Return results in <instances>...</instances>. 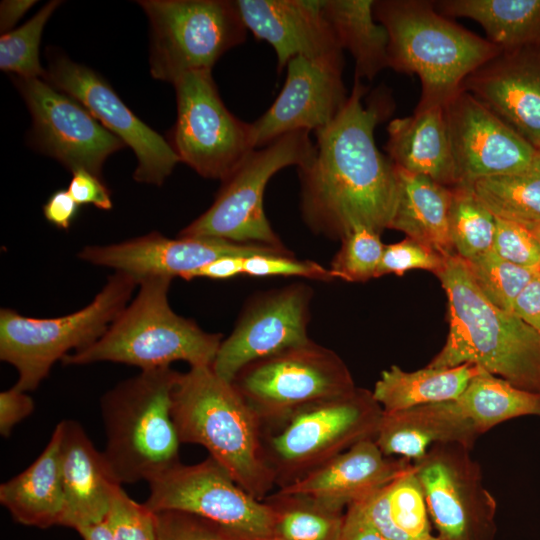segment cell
<instances>
[{"mask_svg":"<svg viewBox=\"0 0 540 540\" xmlns=\"http://www.w3.org/2000/svg\"><path fill=\"white\" fill-rule=\"evenodd\" d=\"M354 78L348 100L338 116L315 132L316 152L298 168L300 208L314 233L341 238L358 226L381 234L392 218L397 180L395 166L378 149L374 130L391 112L388 96L371 95Z\"/></svg>","mask_w":540,"mask_h":540,"instance_id":"cell-1","label":"cell"},{"mask_svg":"<svg viewBox=\"0 0 540 540\" xmlns=\"http://www.w3.org/2000/svg\"><path fill=\"white\" fill-rule=\"evenodd\" d=\"M436 275L448 299L449 331L428 365L472 364L540 394V333L513 312L494 305L456 254L445 257Z\"/></svg>","mask_w":540,"mask_h":540,"instance_id":"cell-2","label":"cell"},{"mask_svg":"<svg viewBox=\"0 0 540 540\" xmlns=\"http://www.w3.org/2000/svg\"><path fill=\"white\" fill-rule=\"evenodd\" d=\"M172 418L181 443L206 448L228 475L264 500L275 483L264 449L263 425L232 382L212 366L180 373L172 395Z\"/></svg>","mask_w":540,"mask_h":540,"instance_id":"cell-3","label":"cell"},{"mask_svg":"<svg viewBox=\"0 0 540 540\" xmlns=\"http://www.w3.org/2000/svg\"><path fill=\"white\" fill-rule=\"evenodd\" d=\"M373 12L389 35V67L420 80L416 108L444 106L472 72L502 52L440 14L434 1L375 0Z\"/></svg>","mask_w":540,"mask_h":540,"instance_id":"cell-4","label":"cell"},{"mask_svg":"<svg viewBox=\"0 0 540 540\" xmlns=\"http://www.w3.org/2000/svg\"><path fill=\"white\" fill-rule=\"evenodd\" d=\"M180 372L143 370L100 400L106 445L102 451L116 483L151 482L180 463L172 395Z\"/></svg>","mask_w":540,"mask_h":540,"instance_id":"cell-5","label":"cell"},{"mask_svg":"<svg viewBox=\"0 0 540 540\" xmlns=\"http://www.w3.org/2000/svg\"><path fill=\"white\" fill-rule=\"evenodd\" d=\"M172 279L142 280L139 291L104 335L92 345L66 355L64 365L115 362L143 370L185 361L190 367L212 366L223 335L202 330L169 305Z\"/></svg>","mask_w":540,"mask_h":540,"instance_id":"cell-6","label":"cell"},{"mask_svg":"<svg viewBox=\"0 0 540 540\" xmlns=\"http://www.w3.org/2000/svg\"><path fill=\"white\" fill-rule=\"evenodd\" d=\"M137 286L135 279L115 271L88 305L57 318L26 317L2 308L0 359L17 370L14 386L25 392L35 390L69 351L95 343L131 301Z\"/></svg>","mask_w":540,"mask_h":540,"instance_id":"cell-7","label":"cell"},{"mask_svg":"<svg viewBox=\"0 0 540 540\" xmlns=\"http://www.w3.org/2000/svg\"><path fill=\"white\" fill-rule=\"evenodd\" d=\"M383 409L372 391H353L294 413L264 432L266 458L278 487L291 484L355 444L375 439Z\"/></svg>","mask_w":540,"mask_h":540,"instance_id":"cell-8","label":"cell"},{"mask_svg":"<svg viewBox=\"0 0 540 540\" xmlns=\"http://www.w3.org/2000/svg\"><path fill=\"white\" fill-rule=\"evenodd\" d=\"M315 152V144L305 130L283 135L252 150L222 181L212 205L178 236L287 249L265 215L264 191L278 171L288 166L306 165Z\"/></svg>","mask_w":540,"mask_h":540,"instance_id":"cell-9","label":"cell"},{"mask_svg":"<svg viewBox=\"0 0 540 540\" xmlns=\"http://www.w3.org/2000/svg\"><path fill=\"white\" fill-rule=\"evenodd\" d=\"M232 383L264 432L278 429L304 407L356 388L344 361L312 340L248 364Z\"/></svg>","mask_w":540,"mask_h":540,"instance_id":"cell-10","label":"cell"},{"mask_svg":"<svg viewBox=\"0 0 540 540\" xmlns=\"http://www.w3.org/2000/svg\"><path fill=\"white\" fill-rule=\"evenodd\" d=\"M150 24V73L173 83L193 70H212L227 51L246 40L234 1L141 0Z\"/></svg>","mask_w":540,"mask_h":540,"instance_id":"cell-11","label":"cell"},{"mask_svg":"<svg viewBox=\"0 0 540 540\" xmlns=\"http://www.w3.org/2000/svg\"><path fill=\"white\" fill-rule=\"evenodd\" d=\"M177 120L169 144L180 161L204 178L223 181L254 150L251 123L224 105L212 70H193L173 83Z\"/></svg>","mask_w":540,"mask_h":540,"instance_id":"cell-12","label":"cell"},{"mask_svg":"<svg viewBox=\"0 0 540 540\" xmlns=\"http://www.w3.org/2000/svg\"><path fill=\"white\" fill-rule=\"evenodd\" d=\"M148 484L145 505L153 512L190 513L244 540H274L270 505L240 487L211 457L192 465L180 462Z\"/></svg>","mask_w":540,"mask_h":540,"instance_id":"cell-13","label":"cell"},{"mask_svg":"<svg viewBox=\"0 0 540 540\" xmlns=\"http://www.w3.org/2000/svg\"><path fill=\"white\" fill-rule=\"evenodd\" d=\"M470 451L457 443L437 444L413 462L440 540H495L496 499Z\"/></svg>","mask_w":540,"mask_h":540,"instance_id":"cell-14","label":"cell"},{"mask_svg":"<svg viewBox=\"0 0 540 540\" xmlns=\"http://www.w3.org/2000/svg\"><path fill=\"white\" fill-rule=\"evenodd\" d=\"M12 80L32 116L31 143L72 172L83 169L100 177L106 159L126 147L80 102L44 79Z\"/></svg>","mask_w":540,"mask_h":540,"instance_id":"cell-15","label":"cell"},{"mask_svg":"<svg viewBox=\"0 0 540 540\" xmlns=\"http://www.w3.org/2000/svg\"><path fill=\"white\" fill-rule=\"evenodd\" d=\"M45 71V81L80 102L133 150L135 181L160 186L181 162L168 140L142 122L94 70L51 51Z\"/></svg>","mask_w":540,"mask_h":540,"instance_id":"cell-16","label":"cell"},{"mask_svg":"<svg viewBox=\"0 0 540 540\" xmlns=\"http://www.w3.org/2000/svg\"><path fill=\"white\" fill-rule=\"evenodd\" d=\"M312 296V289L303 283L255 296L246 304L232 333L222 340L212 364L214 372L232 382L248 364L309 342Z\"/></svg>","mask_w":540,"mask_h":540,"instance_id":"cell-17","label":"cell"},{"mask_svg":"<svg viewBox=\"0 0 540 540\" xmlns=\"http://www.w3.org/2000/svg\"><path fill=\"white\" fill-rule=\"evenodd\" d=\"M444 112L458 184L519 172L539 153L464 89L444 105Z\"/></svg>","mask_w":540,"mask_h":540,"instance_id":"cell-18","label":"cell"},{"mask_svg":"<svg viewBox=\"0 0 540 540\" xmlns=\"http://www.w3.org/2000/svg\"><path fill=\"white\" fill-rule=\"evenodd\" d=\"M343 54L319 59L296 56L287 63L285 83L273 104L251 123L254 148L296 131L315 132L342 111L348 95Z\"/></svg>","mask_w":540,"mask_h":540,"instance_id":"cell-19","label":"cell"},{"mask_svg":"<svg viewBox=\"0 0 540 540\" xmlns=\"http://www.w3.org/2000/svg\"><path fill=\"white\" fill-rule=\"evenodd\" d=\"M258 254L293 253L288 249L215 238H168L154 231L120 243L85 246L78 257L85 262L125 273L139 285L142 280L154 277L186 280L191 273L220 257Z\"/></svg>","mask_w":540,"mask_h":540,"instance_id":"cell-20","label":"cell"},{"mask_svg":"<svg viewBox=\"0 0 540 540\" xmlns=\"http://www.w3.org/2000/svg\"><path fill=\"white\" fill-rule=\"evenodd\" d=\"M462 89L540 150V42L500 52Z\"/></svg>","mask_w":540,"mask_h":540,"instance_id":"cell-21","label":"cell"},{"mask_svg":"<svg viewBox=\"0 0 540 540\" xmlns=\"http://www.w3.org/2000/svg\"><path fill=\"white\" fill-rule=\"evenodd\" d=\"M254 36L269 43L280 73L296 56L319 59L343 54L325 19L321 0H234Z\"/></svg>","mask_w":540,"mask_h":540,"instance_id":"cell-22","label":"cell"},{"mask_svg":"<svg viewBox=\"0 0 540 540\" xmlns=\"http://www.w3.org/2000/svg\"><path fill=\"white\" fill-rule=\"evenodd\" d=\"M411 464L406 459L384 455L374 439L364 440L277 492L310 497L343 512L392 481Z\"/></svg>","mask_w":540,"mask_h":540,"instance_id":"cell-23","label":"cell"},{"mask_svg":"<svg viewBox=\"0 0 540 540\" xmlns=\"http://www.w3.org/2000/svg\"><path fill=\"white\" fill-rule=\"evenodd\" d=\"M61 472L64 510L61 526L80 528L105 520L113 491L112 478L102 451L94 446L83 427L62 421Z\"/></svg>","mask_w":540,"mask_h":540,"instance_id":"cell-24","label":"cell"},{"mask_svg":"<svg viewBox=\"0 0 540 540\" xmlns=\"http://www.w3.org/2000/svg\"><path fill=\"white\" fill-rule=\"evenodd\" d=\"M479 437L455 401L385 413L374 441L384 455L415 462L437 444L472 448Z\"/></svg>","mask_w":540,"mask_h":540,"instance_id":"cell-25","label":"cell"},{"mask_svg":"<svg viewBox=\"0 0 540 540\" xmlns=\"http://www.w3.org/2000/svg\"><path fill=\"white\" fill-rule=\"evenodd\" d=\"M385 150L392 163L447 187L458 184L444 106L416 108L387 126Z\"/></svg>","mask_w":540,"mask_h":540,"instance_id":"cell-26","label":"cell"},{"mask_svg":"<svg viewBox=\"0 0 540 540\" xmlns=\"http://www.w3.org/2000/svg\"><path fill=\"white\" fill-rule=\"evenodd\" d=\"M62 421L25 470L0 485V503L23 525L41 529L61 525L64 492L61 472Z\"/></svg>","mask_w":540,"mask_h":540,"instance_id":"cell-27","label":"cell"},{"mask_svg":"<svg viewBox=\"0 0 540 540\" xmlns=\"http://www.w3.org/2000/svg\"><path fill=\"white\" fill-rule=\"evenodd\" d=\"M395 170L397 193L388 229L403 232L442 257L454 255L450 236L452 187L396 166Z\"/></svg>","mask_w":540,"mask_h":540,"instance_id":"cell-28","label":"cell"},{"mask_svg":"<svg viewBox=\"0 0 540 540\" xmlns=\"http://www.w3.org/2000/svg\"><path fill=\"white\" fill-rule=\"evenodd\" d=\"M350 507L390 540H431L436 536L413 462L392 481Z\"/></svg>","mask_w":540,"mask_h":540,"instance_id":"cell-29","label":"cell"},{"mask_svg":"<svg viewBox=\"0 0 540 540\" xmlns=\"http://www.w3.org/2000/svg\"><path fill=\"white\" fill-rule=\"evenodd\" d=\"M480 367H426L405 371L397 365L382 371L372 394L383 412L391 413L416 406L456 400Z\"/></svg>","mask_w":540,"mask_h":540,"instance_id":"cell-30","label":"cell"},{"mask_svg":"<svg viewBox=\"0 0 540 540\" xmlns=\"http://www.w3.org/2000/svg\"><path fill=\"white\" fill-rule=\"evenodd\" d=\"M374 0H321L323 15L342 50L355 61V78L373 80L389 67V35L376 21Z\"/></svg>","mask_w":540,"mask_h":540,"instance_id":"cell-31","label":"cell"},{"mask_svg":"<svg viewBox=\"0 0 540 540\" xmlns=\"http://www.w3.org/2000/svg\"><path fill=\"white\" fill-rule=\"evenodd\" d=\"M434 5L443 16L480 24L502 51L540 42V0H442Z\"/></svg>","mask_w":540,"mask_h":540,"instance_id":"cell-32","label":"cell"},{"mask_svg":"<svg viewBox=\"0 0 540 540\" xmlns=\"http://www.w3.org/2000/svg\"><path fill=\"white\" fill-rule=\"evenodd\" d=\"M479 435L507 420L540 417V394L523 390L480 368L454 400Z\"/></svg>","mask_w":540,"mask_h":540,"instance_id":"cell-33","label":"cell"},{"mask_svg":"<svg viewBox=\"0 0 540 540\" xmlns=\"http://www.w3.org/2000/svg\"><path fill=\"white\" fill-rule=\"evenodd\" d=\"M469 186L495 217L540 223V150L524 170L478 179Z\"/></svg>","mask_w":540,"mask_h":540,"instance_id":"cell-34","label":"cell"},{"mask_svg":"<svg viewBox=\"0 0 540 540\" xmlns=\"http://www.w3.org/2000/svg\"><path fill=\"white\" fill-rule=\"evenodd\" d=\"M264 501L272 508L274 540H340L345 513L302 495L275 492Z\"/></svg>","mask_w":540,"mask_h":540,"instance_id":"cell-35","label":"cell"},{"mask_svg":"<svg viewBox=\"0 0 540 540\" xmlns=\"http://www.w3.org/2000/svg\"><path fill=\"white\" fill-rule=\"evenodd\" d=\"M496 218L469 185L452 187L450 236L455 254L465 261L493 250Z\"/></svg>","mask_w":540,"mask_h":540,"instance_id":"cell-36","label":"cell"},{"mask_svg":"<svg viewBox=\"0 0 540 540\" xmlns=\"http://www.w3.org/2000/svg\"><path fill=\"white\" fill-rule=\"evenodd\" d=\"M61 4L53 0L43 6L32 18L17 29L0 37V69L22 78H44L40 64L39 46L44 27Z\"/></svg>","mask_w":540,"mask_h":540,"instance_id":"cell-37","label":"cell"},{"mask_svg":"<svg viewBox=\"0 0 540 540\" xmlns=\"http://www.w3.org/2000/svg\"><path fill=\"white\" fill-rule=\"evenodd\" d=\"M465 262L481 292L494 305L509 312L520 292L539 272L515 265L494 250Z\"/></svg>","mask_w":540,"mask_h":540,"instance_id":"cell-38","label":"cell"},{"mask_svg":"<svg viewBox=\"0 0 540 540\" xmlns=\"http://www.w3.org/2000/svg\"><path fill=\"white\" fill-rule=\"evenodd\" d=\"M380 235L364 226L355 227L345 234L329 268L334 278L348 282L377 278L384 250Z\"/></svg>","mask_w":540,"mask_h":540,"instance_id":"cell-39","label":"cell"},{"mask_svg":"<svg viewBox=\"0 0 540 540\" xmlns=\"http://www.w3.org/2000/svg\"><path fill=\"white\" fill-rule=\"evenodd\" d=\"M105 521L115 540H157L155 512L132 499L122 485L113 491Z\"/></svg>","mask_w":540,"mask_h":540,"instance_id":"cell-40","label":"cell"},{"mask_svg":"<svg viewBox=\"0 0 540 540\" xmlns=\"http://www.w3.org/2000/svg\"><path fill=\"white\" fill-rule=\"evenodd\" d=\"M495 218L494 252L515 265L540 271L539 240L522 224Z\"/></svg>","mask_w":540,"mask_h":540,"instance_id":"cell-41","label":"cell"},{"mask_svg":"<svg viewBox=\"0 0 540 540\" xmlns=\"http://www.w3.org/2000/svg\"><path fill=\"white\" fill-rule=\"evenodd\" d=\"M157 540H244L202 517L174 510L155 512Z\"/></svg>","mask_w":540,"mask_h":540,"instance_id":"cell-42","label":"cell"},{"mask_svg":"<svg viewBox=\"0 0 540 540\" xmlns=\"http://www.w3.org/2000/svg\"><path fill=\"white\" fill-rule=\"evenodd\" d=\"M243 275L251 277H303L329 282L334 280L330 269L312 260H300L293 255L258 254L246 257Z\"/></svg>","mask_w":540,"mask_h":540,"instance_id":"cell-43","label":"cell"},{"mask_svg":"<svg viewBox=\"0 0 540 540\" xmlns=\"http://www.w3.org/2000/svg\"><path fill=\"white\" fill-rule=\"evenodd\" d=\"M445 257L429 247L411 239L384 245L377 278L387 275H403L405 272L420 269L434 272L442 268Z\"/></svg>","mask_w":540,"mask_h":540,"instance_id":"cell-44","label":"cell"},{"mask_svg":"<svg viewBox=\"0 0 540 540\" xmlns=\"http://www.w3.org/2000/svg\"><path fill=\"white\" fill-rule=\"evenodd\" d=\"M72 173L67 190L79 205H93L102 210L112 208L110 192L100 177L83 169Z\"/></svg>","mask_w":540,"mask_h":540,"instance_id":"cell-45","label":"cell"},{"mask_svg":"<svg viewBox=\"0 0 540 540\" xmlns=\"http://www.w3.org/2000/svg\"><path fill=\"white\" fill-rule=\"evenodd\" d=\"M34 410V401L27 392L13 386L0 393V434L7 438L13 428Z\"/></svg>","mask_w":540,"mask_h":540,"instance_id":"cell-46","label":"cell"},{"mask_svg":"<svg viewBox=\"0 0 540 540\" xmlns=\"http://www.w3.org/2000/svg\"><path fill=\"white\" fill-rule=\"evenodd\" d=\"M79 204L68 190L54 192L43 206L45 219L55 227L67 230L76 218Z\"/></svg>","mask_w":540,"mask_h":540,"instance_id":"cell-47","label":"cell"},{"mask_svg":"<svg viewBox=\"0 0 540 540\" xmlns=\"http://www.w3.org/2000/svg\"><path fill=\"white\" fill-rule=\"evenodd\" d=\"M512 312L540 333V271L523 288L513 305Z\"/></svg>","mask_w":540,"mask_h":540,"instance_id":"cell-48","label":"cell"},{"mask_svg":"<svg viewBox=\"0 0 540 540\" xmlns=\"http://www.w3.org/2000/svg\"><path fill=\"white\" fill-rule=\"evenodd\" d=\"M244 256H224L207 263L187 277V281L194 278H209L225 280L243 275Z\"/></svg>","mask_w":540,"mask_h":540,"instance_id":"cell-49","label":"cell"},{"mask_svg":"<svg viewBox=\"0 0 540 540\" xmlns=\"http://www.w3.org/2000/svg\"><path fill=\"white\" fill-rule=\"evenodd\" d=\"M340 540H390L372 528L353 508L348 507ZM431 540H440L435 536Z\"/></svg>","mask_w":540,"mask_h":540,"instance_id":"cell-50","label":"cell"},{"mask_svg":"<svg viewBox=\"0 0 540 540\" xmlns=\"http://www.w3.org/2000/svg\"><path fill=\"white\" fill-rule=\"evenodd\" d=\"M36 3L34 0H5L0 5V30H12L17 21Z\"/></svg>","mask_w":540,"mask_h":540,"instance_id":"cell-51","label":"cell"},{"mask_svg":"<svg viewBox=\"0 0 540 540\" xmlns=\"http://www.w3.org/2000/svg\"><path fill=\"white\" fill-rule=\"evenodd\" d=\"M77 532L83 540H115L105 520L82 527Z\"/></svg>","mask_w":540,"mask_h":540,"instance_id":"cell-52","label":"cell"},{"mask_svg":"<svg viewBox=\"0 0 540 540\" xmlns=\"http://www.w3.org/2000/svg\"><path fill=\"white\" fill-rule=\"evenodd\" d=\"M518 223V222H517ZM525 226L540 242V223H520Z\"/></svg>","mask_w":540,"mask_h":540,"instance_id":"cell-53","label":"cell"}]
</instances>
